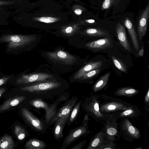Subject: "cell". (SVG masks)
Segmentation results:
<instances>
[{
  "instance_id": "obj_1",
  "label": "cell",
  "mask_w": 149,
  "mask_h": 149,
  "mask_svg": "<svg viewBox=\"0 0 149 149\" xmlns=\"http://www.w3.org/2000/svg\"><path fill=\"white\" fill-rule=\"evenodd\" d=\"M68 86L56 80H48L22 87L20 89L33 94L36 98L51 99L65 92Z\"/></svg>"
},
{
  "instance_id": "obj_2",
  "label": "cell",
  "mask_w": 149,
  "mask_h": 149,
  "mask_svg": "<svg viewBox=\"0 0 149 149\" xmlns=\"http://www.w3.org/2000/svg\"><path fill=\"white\" fill-rule=\"evenodd\" d=\"M99 104L100 111L103 114L109 116L118 111L123 110L131 107L133 104L122 100L105 94L100 95Z\"/></svg>"
},
{
  "instance_id": "obj_3",
  "label": "cell",
  "mask_w": 149,
  "mask_h": 149,
  "mask_svg": "<svg viewBox=\"0 0 149 149\" xmlns=\"http://www.w3.org/2000/svg\"><path fill=\"white\" fill-rule=\"evenodd\" d=\"M100 95L91 94L86 97L82 102L81 106L86 114L91 116L96 121L105 122L109 116L103 114L100 111Z\"/></svg>"
},
{
  "instance_id": "obj_4",
  "label": "cell",
  "mask_w": 149,
  "mask_h": 149,
  "mask_svg": "<svg viewBox=\"0 0 149 149\" xmlns=\"http://www.w3.org/2000/svg\"><path fill=\"white\" fill-rule=\"evenodd\" d=\"M86 114L82 124L80 126L72 129L68 133L67 136L63 140L61 149H66L74 141L80 137L90 134L88 123L90 118Z\"/></svg>"
},
{
  "instance_id": "obj_5",
  "label": "cell",
  "mask_w": 149,
  "mask_h": 149,
  "mask_svg": "<svg viewBox=\"0 0 149 149\" xmlns=\"http://www.w3.org/2000/svg\"><path fill=\"white\" fill-rule=\"evenodd\" d=\"M117 124L124 140L131 142L140 139L141 136L140 130L132 125L129 118L122 119Z\"/></svg>"
},
{
  "instance_id": "obj_6",
  "label": "cell",
  "mask_w": 149,
  "mask_h": 149,
  "mask_svg": "<svg viewBox=\"0 0 149 149\" xmlns=\"http://www.w3.org/2000/svg\"><path fill=\"white\" fill-rule=\"evenodd\" d=\"M35 39V37L32 35H8L2 37L0 40L8 42V47L10 50L23 47L33 41Z\"/></svg>"
},
{
  "instance_id": "obj_7",
  "label": "cell",
  "mask_w": 149,
  "mask_h": 149,
  "mask_svg": "<svg viewBox=\"0 0 149 149\" xmlns=\"http://www.w3.org/2000/svg\"><path fill=\"white\" fill-rule=\"evenodd\" d=\"M21 113L25 120L35 131L42 134L45 133L48 127L45 121L36 117L26 108H22Z\"/></svg>"
},
{
  "instance_id": "obj_8",
  "label": "cell",
  "mask_w": 149,
  "mask_h": 149,
  "mask_svg": "<svg viewBox=\"0 0 149 149\" xmlns=\"http://www.w3.org/2000/svg\"><path fill=\"white\" fill-rule=\"evenodd\" d=\"M104 125L103 128L107 140L114 142L118 141L121 135L118 129L116 120L109 117Z\"/></svg>"
},
{
  "instance_id": "obj_9",
  "label": "cell",
  "mask_w": 149,
  "mask_h": 149,
  "mask_svg": "<svg viewBox=\"0 0 149 149\" xmlns=\"http://www.w3.org/2000/svg\"><path fill=\"white\" fill-rule=\"evenodd\" d=\"M143 114L138 107L132 105L128 108L112 113L109 116L116 121L120 118H125L135 120L139 119Z\"/></svg>"
},
{
  "instance_id": "obj_10",
  "label": "cell",
  "mask_w": 149,
  "mask_h": 149,
  "mask_svg": "<svg viewBox=\"0 0 149 149\" xmlns=\"http://www.w3.org/2000/svg\"><path fill=\"white\" fill-rule=\"evenodd\" d=\"M53 77V75L44 73H34L27 75L23 74L17 79L16 83L19 84L34 83L49 80Z\"/></svg>"
},
{
  "instance_id": "obj_11",
  "label": "cell",
  "mask_w": 149,
  "mask_h": 149,
  "mask_svg": "<svg viewBox=\"0 0 149 149\" xmlns=\"http://www.w3.org/2000/svg\"><path fill=\"white\" fill-rule=\"evenodd\" d=\"M78 100V97L74 95L66 101L63 106L58 110L49 123V126L54 124L58 119L70 113Z\"/></svg>"
},
{
  "instance_id": "obj_12",
  "label": "cell",
  "mask_w": 149,
  "mask_h": 149,
  "mask_svg": "<svg viewBox=\"0 0 149 149\" xmlns=\"http://www.w3.org/2000/svg\"><path fill=\"white\" fill-rule=\"evenodd\" d=\"M149 17V3L142 13L139 20L137 28L138 39L141 40L145 36L147 31Z\"/></svg>"
},
{
  "instance_id": "obj_13",
  "label": "cell",
  "mask_w": 149,
  "mask_h": 149,
  "mask_svg": "<svg viewBox=\"0 0 149 149\" xmlns=\"http://www.w3.org/2000/svg\"><path fill=\"white\" fill-rule=\"evenodd\" d=\"M107 141L104 129L102 128L100 131L91 138L86 149H99L102 144Z\"/></svg>"
},
{
  "instance_id": "obj_14",
  "label": "cell",
  "mask_w": 149,
  "mask_h": 149,
  "mask_svg": "<svg viewBox=\"0 0 149 149\" xmlns=\"http://www.w3.org/2000/svg\"><path fill=\"white\" fill-rule=\"evenodd\" d=\"M71 112L57 120L54 123L53 127V134L55 139L57 141L63 137V130L67 123Z\"/></svg>"
},
{
  "instance_id": "obj_15",
  "label": "cell",
  "mask_w": 149,
  "mask_h": 149,
  "mask_svg": "<svg viewBox=\"0 0 149 149\" xmlns=\"http://www.w3.org/2000/svg\"><path fill=\"white\" fill-rule=\"evenodd\" d=\"M115 29L117 37L120 44L126 50L131 51L132 49L127 37L125 26L118 22Z\"/></svg>"
},
{
  "instance_id": "obj_16",
  "label": "cell",
  "mask_w": 149,
  "mask_h": 149,
  "mask_svg": "<svg viewBox=\"0 0 149 149\" xmlns=\"http://www.w3.org/2000/svg\"><path fill=\"white\" fill-rule=\"evenodd\" d=\"M47 54L51 59L60 61L66 63H71L76 59L73 56L62 50L48 52Z\"/></svg>"
},
{
  "instance_id": "obj_17",
  "label": "cell",
  "mask_w": 149,
  "mask_h": 149,
  "mask_svg": "<svg viewBox=\"0 0 149 149\" xmlns=\"http://www.w3.org/2000/svg\"><path fill=\"white\" fill-rule=\"evenodd\" d=\"M103 65L102 61L90 62L80 69L74 75V80H78L84 74L92 70L100 69Z\"/></svg>"
},
{
  "instance_id": "obj_18",
  "label": "cell",
  "mask_w": 149,
  "mask_h": 149,
  "mask_svg": "<svg viewBox=\"0 0 149 149\" xmlns=\"http://www.w3.org/2000/svg\"><path fill=\"white\" fill-rule=\"evenodd\" d=\"M124 25L127 28L135 50L136 51L139 50V45L138 36L134 26L130 19L126 18L124 23Z\"/></svg>"
},
{
  "instance_id": "obj_19",
  "label": "cell",
  "mask_w": 149,
  "mask_h": 149,
  "mask_svg": "<svg viewBox=\"0 0 149 149\" xmlns=\"http://www.w3.org/2000/svg\"><path fill=\"white\" fill-rule=\"evenodd\" d=\"M111 43L107 38H103L93 41L86 44L87 48L95 50L104 49L110 47Z\"/></svg>"
},
{
  "instance_id": "obj_20",
  "label": "cell",
  "mask_w": 149,
  "mask_h": 149,
  "mask_svg": "<svg viewBox=\"0 0 149 149\" xmlns=\"http://www.w3.org/2000/svg\"><path fill=\"white\" fill-rule=\"evenodd\" d=\"M25 96H16L8 99L0 106V111L8 110L18 105L26 98Z\"/></svg>"
},
{
  "instance_id": "obj_21",
  "label": "cell",
  "mask_w": 149,
  "mask_h": 149,
  "mask_svg": "<svg viewBox=\"0 0 149 149\" xmlns=\"http://www.w3.org/2000/svg\"><path fill=\"white\" fill-rule=\"evenodd\" d=\"M29 104L37 109H43L45 111V121L47 120L49 112L50 104L45 102L43 99L35 98L29 102Z\"/></svg>"
},
{
  "instance_id": "obj_22",
  "label": "cell",
  "mask_w": 149,
  "mask_h": 149,
  "mask_svg": "<svg viewBox=\"0 0 149 149\" xmlns=\"http://www.w3.org/2000/svg\"><path fill=\"white\" fill-rule=\"evenodd\" d=\"M139 90L130 87H124L119 88L113 93L116 96H124L128 97H133L139 92Z\"/></svg>"
},
{
  "instance_id": "obj_23",
  "label": "cell",
  "mask_w": 149,
  "mask_h": 149,
  "mask_svg": "<svg viewBox=\"0 0 149 149\" xmlns=\"http://www.w3.org/2000/svg\"><path fill=\"white\" fill-rule=\"evenodd\" d=\"M111 72H109L103 75L97 80L92 87L93 91L96 92L105 89L107 86Z\"/></svg>"
},
{
  "instance_id": "obj_24",
  "label": "cell",
  "mask_w": 149,
  "mask_h": 149,
  "mask_svg": "<svg viewBox=\"0 0 149 149\" xmlns=\"http://www.w3.org/2000/svg\"><path fill=\"white\" fill-rule=\"evenodd\" d=\"M47 146L44 141L36 138L29 139L25 143L24 147L26 149H43Z\"/></svg>"
},
{
  "instance_id": "obj_25",
  "label": "cell",
  "mask_w": 149,
  "mask_h": 149,
  "mask_svg": "<svg viewBox=\"0 0 149 149\" xmlns=\"http://www.w3.org/2000/svg\"><path fill=\"white\" fill-rule=\"evenodd\" d=\"M14 144L12 137L9 135L5 134L0 139V149H12Z\"/></svg>"
},
{
  "instance_id": "obj_26",
  "label": "cell",
  "mask_w": 149,
  "mask_h": 149,
  "mask_svg": "<svg viewBox=\"0 0 149 149\" xmlns=\"http://www.w3.org/2000/svg\"><path fill=\"white\" fill-rule=\"evenodd\" d=\"M82 102V100H79L74 107L71 112L67 124L68 126L71 125L76 120L79 115Z\"/></svg>"
},
{
  "instance_id": "obj_27",
  "label": "cell",
  "mask_w": 149,
  "mask_h": 149,
  "mask_svg": "<svg viewBox=\"0 0 149 149\" xmlns=\"http://www.w3.org/2000/svg\"><path fill=\"white\" fill-rule=\"evenodd\" d=\"M79 26L77 23L65 25L62 27L61 32L66 35L70 36L79 30L80 28Z\"/></svg>"
},
{
  "instance_id": "obj_28",
  "label": "cell",
  "mask_w": 149,
  "mask_h": 149,
  "mask_svg": "<svg viewBox=\"0 0 149 149\" xmlns=\"http://www.w3.org/2000/svg\"><path fill=\"white\" fill-rule=\"evenodd\" d=\"M85 34L90 36L101 37L104 36L106 33L102 29L96 28H91L86 29L84 31Z\"/></svg>"
},
{
  "instance_id": "obj_29",
  "label": "cell",
  "mask_w": 149,
  "mask_h": 149,
  "mask_svg": "<svg viewBox=\"0 0 149 149\" xmlns=\"http://www.w3.org/2000/svg\"><path fill=\"white\" fill-rule=\"evenodd\" d=\"M33 20L46 23H52L58 22L61 19L60 18L48 16L34 17Z\"/></svg>"
},
{
  "instance_id": "obj_30",
  "label": "cell",
  "mask_w": 149,
  "mask_h": 149,
  "mask_svg": "<svg viewBox=\"0 0 149 149\" xmlns=\"http://www.w3.org/2000/svg\"><path fill=\"white\" fill-rule=\"evenodd\" d=\"M111 58L115 66L120 70L127 73V68L125 64L115 56H112Z\"/></svg>"
},
{
  "instance_id": "obj_31",
  "label": "cell",
  "mask_w": 149,
  "mask_h": 149,
  "mask_svg": "<svg viewBox=\"0 0 149 149\" xmlns=\"http://www.w3.org/2000/svg\"><path fill=\"white\" fill-rule=\"evenodd\" d=\"M14 132L18 139L22 140L24 139L26 135V130L21 126L16 125L14 127Z\"/></svg>"
},
{
  "instance_id": "obj_32",
  "label": "cell",
  "mask_w": 149,
  "mask_h": 149,
  "mask_svg": "<svg viewBox=\"0 0 149 149\" xmlns=\"http://www.w3.org/2000/svg\"><path fill=\"white\" fill-rule=\"evenodd\" d=\"M100 71V69H99L88 72L84 74L78 80L80 81H83L91 79L99 74Z\"/></svg>"
},
{
  "instance_id": "obj_33",
  "label": "cell",
  "mask_w": 149,
  "mask_h": 149,
  "mask_svg": "<svg viewBox=\"0 0 149 149\" xmlns=\"http://www.w3.org/2000/svg\"><path fill=\"white\" fill-rule=\"evenodd\" d=\"M117 145L115 142L108 141L102 144L99 149H116L120 148L117 147Z\"/></svg>"
},
{
  "instance_id": "obj_34",
  "label": "cell",
  "mask_w": 149,
  "mask_h": 149,
  "mask_svg": "<svg viewBox=\"0 0 149 149\" xmlns=\"http://www.w3.org/2000/svg\"><path fill=\"white\" fill-rule=\"evenodd\" d=\"M85 10V8L78 5H74L72 7L73 12L77 15H81Z\"/></svg>"
},
{
  "instance_id": "obj_35",
  "label": "cell",
  "mask_w": 149,
  "mask_h": 149,
  "mask_svg": "<svg viewBox=\"0 0 149 149\" xmlns=\"http://www.w3.org/2000/svg\"><path fill=\"white\" fill-rule=\"evenodd\" d=\"M115 0H104L103 2L101 7L102 10L109 8L113 3Z\"/></svg>"
},
{
  "instance_id": "obj_36",
  "label": "cell",
  "mask_w": 149,
  "mask_h": 149,
  "mask_svg": "<svg viewBox=\"0 0 149 149\" xmlns=\"http://www.w3.org/2000/svg\"><path fill=\"white\" fill-rule=\"evenodd\" d=\"M77 23L79 24V26L96 24L95 21L93 19H88L81 20L78 22Z\"/></svg>"
},
{
  "instance_id": "obj_37",
  "label": "cell",
  "mask_w": 149,
  "mask_h": 149,
  "mask_svg": "<svg viewBox=\"0 0 149 149\" xmlns=\"http://www.w3.org/2000/svg\"><path fill=\"white\" fill-rule=\"evenodd\" d=\"M87 141L84 140L72 147L71 149H82L86 145Z\"/></svg>"
},
{
  "instance_id": "obj_38",
  "label": "cell",
  "mask_w": 149,
  "mask_h": 149,
  "mask_svg": "<svg viewBox=\"0 0 149 149\" xmlns=\"http://www.w3.org/2000/svg\"><path fill=\"white\" fill-rule=\"evenodd\" d=\"M15 1L0 0V7L1 6L11 5L15 3ZM2 9L0 7V10Z\"/></svg>"
},
{
  "instance_id": "obj_39",
  "label": "cell",
  "mask_w": 149,
  "mask_h": 149,
  "mask_svg": "<svg viewBox=\"0 0 149 149\" xmlns=\"http://www.w3.org/2000/svg\"><path fill=\"white\" fill-rule=\"evenodd\" d=\"M145 104L146 106H148L149 105V88H148V91L144 98Z\"/></svg>"
},
{
  "instance_id": "obj_40",
  "label": "cell",
  "mask_w": 149,
  "mask_h": 149,
  "mask_svg": "<svg viewBox=\"0 0 149 149\" xmlns=\"http://www.w3.org/2000/svg\"><path fill=\"white\" fill-rule=\"evenodd\" d=\"M10 78V77H4L0 79V86L5 84Z\"/></svg>"
},
{
  "instance_id": "obj_41",
  "label": "cell",
  "mask_w": 149,
  "mask_h": 149,
  "mask_svg": "<svg viewBox=\"0 0 149 149\" xmlns=\"http://www.w3.org/2000/svg\"><path fill=\"white\" fill-rule=\"evenodd\" d=\"M144 52V47L143 45L141 47V49L139 50L138 55L139 56L142 57L143 56Z\"/></svg>"
},
{
  "instance_id": "obj_42",
  "label": "cell",
  "mask_w": 149,
  "mask_h": 149,
  "mask_svg": "<svg viewBox=\"0 0 149 149\" xmlns=\"http://www.w3.org/2000/svg\"><path fill=\"white\" fill-rule=\"evenodd\" d=\"M6 89L5 88H0V97L6 92Z\"/></svg>"
},
{
  "instance_id": "obj_43",
  "label": "cell",
  "mask_w": 149,
  "mask_h": 149,
  "mask_svg": "<svg viewBox=\"0 0 149 149\" xmlns=\"http://www.w3.org/2000/svg\"><path fill=\"white\" fill-rule=\"evenodd\" d=\"M142 147L141 146H139L137 148H134V149H142Z\"/></svg>"
},
{
  "instance_id": "obj_44",
  "label": "cell",
  "mask_w": 149,
  "mask_h": 149,
  "mask_svg": "<svg viewBox=\"0 0 149 149\" xmlns=\"http://www.w3.org/2000/svg\"></svg>"
}]
</instances>
